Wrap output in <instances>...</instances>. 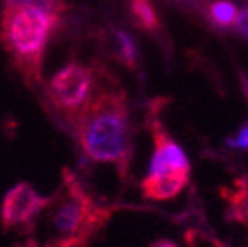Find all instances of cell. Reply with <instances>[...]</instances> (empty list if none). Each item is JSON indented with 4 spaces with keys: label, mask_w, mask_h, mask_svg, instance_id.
<instances>
[{
    "label": "cell",
    "mask_w": 248,
    "mask_h": 247,
    "mask_svg": "<svg viewBox=\"0 0 248 247\" xmlns=\"http://www.w3.org/2000/svg\"><path fill=\"white\" fill-rule=\"evenodd\" d=\"M73 129L81 150L91 160L114 164L120 176L128 174L132 159L130 113L118 87H101Z\"/></svg>",
    "instance_id": "cell-2"
},
{
    "label": "cell",
    "mask_w": 248,
    "mask_h": 247,
    "mask_svg": "<svg viewBox=\"0 0 248 247\" xmlns=\"http://www.w3.org/2000/svg\"><path fill=\"white\" fill-rule=\"evenodd\" d=\"M223 198L229 204L231 218L248 226V182L236 180L231 190H223Z\"/></svg>",
    "instance_id": "cell-7"
},
{
    "label": "cell",
    "mask_w": 248,
    "mask_h": 247,
    "mask_svg": "<svg viewBox=\"0 0 248 247\" xmlns=\"http://www.w3.org/2000/svg\"><path fill=\"white\" fill-rule=\"evenodd\" d=\"M189 174H171L164 178H144L142 182V192L150 200H170L175 198L185 186H187Z\"/></svg>",
    "instance_id": "cell-6"
},
{
    "label": "cell",
    "mask_w": 248,
    "mask_h": 247,
    "mask_svg": "<svg viewBox=\"0 0 248 247\" xmlns=\"http://www.w3.org/2000/svg\"><path fill=\"white\" fill-rule=\"evenodd\" d=\"M229 144H231L232 148H248V125H244V127L238 131L236 139H231Z\"/></svg>",
    "instance_id": "cell-11"
},
{
    "label": "cell",
    "mask_w": 248,
    "mask_h": 247,
    "mask_svg": "<svg viewBox=\"0 0 248 247\" xmlns=\"http://www.w3.org/2000/svg\"><path fill=\"white\" fill-rule=\"evenodd\" d=\"M211 20L219 26V28H229L232 24H236V18H238V12H236V6L229 0H217V2L211 4Z\"/></svg>",
    "instance_id": "cell-9"
},
{
    "label": "cell",
    "mask_w": 248,
    "mask_h": 247,
    "mask_svg": "<svg viewBox=\"0 0 248 247\" xmlns=\"http://www.w3.org/2000/svg\"><path fill=\"white\" fill-rule=\"evenodd\" d=\"M110 213V208L99 206L81 182L63 170L59 188L26 228L24 247H85L105 228Z\"/></svg>",
    "instance_id": "cell-1"
},
{
    "label": "cell",
    "mask_w": 248,
    "mask_h": 247,
    "mask_svg": "<svg viewBox=\"0 0 248 247\" xmlns=\"http://www.w3.org/2000/svg\"><path fill=\"white\" fill-rule=\"evenodd\" d=\"M97 85L99 81L95 77V70L79 64V61H71L49 79L47 97L55 111L71 125H75L81 115L89 109L93 99L97 97Z\"/></svg>",
    "instance_id": "cell-4"
},
{
    "label": "cell",
    "mask_w": 248,
    "mask_h": 247,
    "mask_svg": "<svg viewBox=\"0 0 248 247\" xmlns=\"http://www.w3.org/2000/svg\"><path fill=\"white\" fill-rule=\"evenodd\" d=\"M44 196H40L30 184L20 182L6 194L2 202V226L4 229L8 228H18V226H30L40 210L46 206Z\"/></svg>",
    "instance_id": "cell-5"
},
{
    "label": "cell",
    "mask_w": 248,
    "mask_h": 247,
    "mask_svg": "<svg viewBox=\"0 0 248 247\" xmlns=\"http://www.w3.org/2000/svg\"><path fill=\"white\" fill-rule=\"evenodd\" d=\"M28 2V0H4V6H12V4H22Z\"/></svg>",
    "instance_id": "cell-13"
},
{
    "label": "cell",
    "mask_w": 248,
    "mask_h": 247,
    "mask_svg": "<svg viewBox=\"0 0 248 247\" xmlns=\"http://www.w3.org/2000/svg\"><path fill=\"white\" fill-rule=\"evenodd\" d=\"M246 91H248V89H246Z\"/></svg>",
    "instance_id": "cell-15"
},
{
    "label": "cell",
    "mask_w": 248,
    "mask_h": 247,
    "mask_svg": "<svg viewBox=\"0 0 248 247\" xmlns=\"http://www.w3.org/2000/svg\"><path fill=\"white\" fill-rule=\"evenodd\" d=\"M236 30L248 40V10H242L238 12V18H236Z\"/></svg>",
    "instance_id": "cell-12"
},
{
    "label": "cell",
    "mask_w": 248,
    "mask_h": 247,
    "mask_svg": "<svg viewBox=\"0 0 248 247\" xmlns=\"http://www.w3.org/2000/svg\"><path fill=\"white\" fill-rule=\"evenodd\" d=\"M116 44H118V59L122 61L124 66L136 68L138 50H136L134 40L126 32H116Z\"/></svg>",
    "instance_id": "cell-10"
},
{
    "label": "cell",
    "mask_w": 248,
    "mask_h": 247,
    "mask_svg": "<svg viewBox=\"0 0 248 247\" xmlns=\"http://www.w3.org/2000/svg\"><path fill=\"white\" fill-rule=\"evenodd\" d=\"M61 18L34 4H12L2 12V40L28 83L42 81L44 52Z\"/></svg>",
    "instance_id": "cell-3"
},
{
    "label": "cell",
    "mask_w": 248,
    "mask_h": 247,
    "mask_svg": "<svg viewBox=\"0 0 248 247\" xmlns=\"http://www.w3.org/2000/svg\"><path fill=\"white\" fill-rule=\"evenodd\" d=\"M154 247H175L173 243H168V241H162V243H156Z\"/></svg>",
    "instance_id": "cell-14"
},
{
    "label": "cell",
    "mask_w": 248,
    "mask_h": 247,
    "mask_svg": "<svg viewBox=\"0 0 248 247\" xmlns=\"http://www.w3.org/2000/svg\"><path fill=\"white\" fill-rule=\"evenodd\" d=\"M130 10H132L134 22L142 30H146V32H156L160 28V18H158L156 8L152 4V0H132Z\"/></svg>",
    "instance_id": "cell-8"
}]
</instances>
